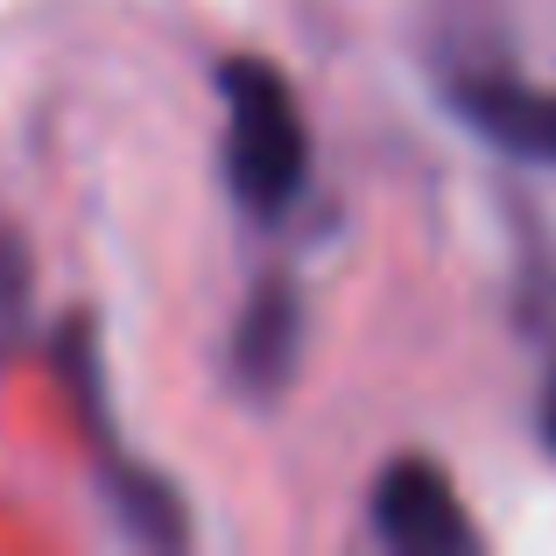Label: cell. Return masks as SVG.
<instances>
[{
    "label": "cell",
    "instance_id": "obj_1",
    "mask_svg": "<svg viewBox=\"0 0 556 556\" xmlns=\"http://www.w3.org/2000/svg\"><path fill=\"white\" fill-rule=\"evenodd\" d=\"M218 99H226V184L254 218H282L311 184V127L289 92V78L261 56H226L218 64Z\"/></svg>",
    "mask_w": 556,
    "mask_h": 556
},
{
    "label": "cell",
    "instance_id": "obj_2",
    "mask_svg": "<svg viewBox=\"0 0 556 556\" xmlns=\"http://www.w3.org/2000/svg\"><path fill=\"white\" fill-rule=\"evenodd\" d=\"M374 535L402 556H458L479 543L472 521H465L458 486L430 458H394L374 479Z\"/></svg>",
    "mask_w": 556,
    "mask_h": 556
},
{
    "label": "cell",
    "instance_id": "obj_3",
    "mask_svg": "<svg viewBox=\"0 0 556 556\" xmlns=\"http://www.w3.org/2000/svg\"><path fill=\"white\" fill-rule=\"evenodd\" d=\"M451 113L472 121L493 149L507 155H529V163H549L556 169V92L543 85H521V78H501V71H472V78L451 85Z\"/></svg>",
    "mask_w": 556,
    "mask_h": 556
},
{
    "label": "cell",
    "instance_id": "obj_4",
    "mask_svg": "<svg viewBox=\"0 0 556 556\" xmlns=\"http://www.w3.org/2000/svg\"><path fill=\"white\" fill-rule=\"evenodd\" d=\"M296 359H303V296L275 275L261 282L254 296L240 303V325H232V374L240 388L254 394H282L296 380Z\"/></svg>",
    "mask_w": 556,
    "mask_h": 556
},
{
    "label": "cell",
    "instance_id": "obj_5",
    "mask_svg": "<svg viewBox=\"0 0 556 556\" xmlns=\"http://www.w3.org/2000/svg\"><path fill=\"white\" fill-rule=\"evenodd\" d=\"M22 303H28V261H22V247L0 232V339L22 325Z\"/></svg>",
    "mask_w": 556,
    "mask_h": 556
},
{
    "label": "cell",
    "instance_id": "obj_6",
    "mask_svg": "<svg viewBox=\"0 0 556 556\" xmlns=\"http://www.w3.org/2000/svg\"><path fill=\"white\" fill-rule=\"evenodd\" d=\"M543 444L556 451V374H549V388H543Z\"/></svg>",
    "mask_w": 556,
    "mask_h": 556
}]
</instances>
